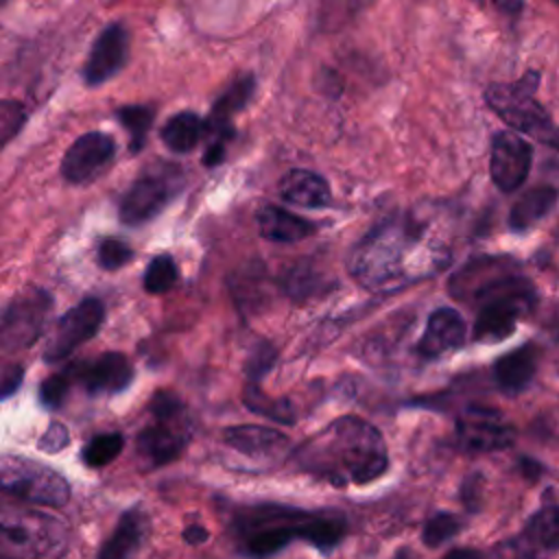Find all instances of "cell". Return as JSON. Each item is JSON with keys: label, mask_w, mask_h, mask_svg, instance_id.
Masks as SVG:
<instances>
[{"label": "cell", "mask_w": 559, "mask_h": 559, "mask_svg": "<svg viewBox=\"0 0 559 559\" xmlns=\"http://www.w3.org/2000/svg\"><path fill=\"white\" fill-rule=\"evenodd\" d=\"M295 461L299 469L341 487L382 476L389 467V452L378 428L360 417L345 415L304 441Z\"/></svg>", "instance_id": "6da1fadb"}, {"label": "cell", "mask_w": 559, "mask_h": 559, "mask_svg": "<svg viewBox=\"0 0 559 559\" xmlns=\"http://www.w3.org/2000/svg\"><path fill=\"white\" fill-rule=\"evenodd\" d=\"M236 531L242 539L245 552L266 557L282 550L293 539H306L312 546L328 550L343 537V522L336 518H319L295 513L277 507H262L240 513Z\"/></svg>", "instance_id": "7a4b0ae2"}, {"label": "cell", "mask_w": 559, "mask_h": 559, "mask_svg": "<svg viewBox=\"0 0 559 559\" xmlns=\"http://www.w3.org/2000/svg\"><path fill=\"white\" fill-rule=\"evenodd\" d=\"M66 524L39 509L0 500V559H61Z\"/></svg>", "instance_id": "3957f363"}, {"label": "cell", "mask_w": 559, "mask_h": 559, "mask_svg": "<svg viewBox=\"0 0 559 559\" xmlns=\"http://www.w3.org/2000/svg\"><path fill=\"white\" fill-rule=\"evenodd\" d=\"M478 299V314L474 323V338L480 343H496L513 334L518 321L526 317L535 301V286L520 275L498 273L474 288Z\"/></svg>", "instance_id": "277c9868"}, {"label": "cell", "mask_w": 559, "mask_h": 559, "mask_svg": "<svg viewBox=\"0 0 559 559\" xmlns=\"http://www.w3.org/2000/svg\"><path fill=\"white\" fill-rule=\"evenodd\" d=\"M408 247L411 225L391 218L358 242L349 260L352 275L371 290L393 288L406 275L404 255Z\"/></svg>", "instance_id": "5b68a950"}, {"label": "cell", "mask_w": 559, "mask_h": 559, "mask_svg": "<svg viewBox=\"0 0 559 559\" xmlns=\"http://www.w3.org/2000/svg\"><path fill=\"white\" fill-rule=\"evenodd\" d=\"M539 74L526 72L518 83H496L485 92V100L498 118H502L513 131L533 135L535 140L559 151V127L550 114L537 103L535 87Z\"/></svg>", "instance_id": "8992f818"}, {"label": "cell", "mask_w": 559, "mask_h": 559, "mask_svg": "<svg viewBox=\"0 0 559 559\" xmlns=\"http://www.w3.org/2000/svg\"><path fill=\"white\" fill-rule=\"evenodd\" d=\"M0 491L44 507H63L70 500L66 478L26 456H0Z\"/></svg>", "instance_id": "52a82bcc"}, {"label": "cell", "mask_w": 559, "mask_h": 559, "mask_svg": "<svg viewBox=\"0 0 559 559\" xmlns=\"http://www.w3.org/2000/svg\"><path fill=\"white\" fill-rule=\"evenodd\" d=\"M181 186V170L175 166H153L142 173L120 201V221L124 225H144L155 218Z\"/></svg>", "instance_id": "ba28073f"}, {"label": "cell", "mask_w": 559, "mask_h": 559, "mask_svg": "<svg viewBox=\"0 0 559 559\" xmlns=\"http://www.w3.org/2000/svg\"><path fill=\"white\" fill-rule=\"evenodd\" d=\"M50 304V295L39 288H33L9 304L0 312V347L17 352L37 341L48 319Z\"/></svg>", "instance_id": "9c48e42d"}, {"label": "cell", "mask_w": 559, "mask_h": 559, "mask_svg": "<svg viewBox=\"0 0 559 559\" xmlns=\"http://www.w3.org/2000/svg\"><path fill=\"white\" fill-rule=\"evenodd\" d=\"M513 426L498 408L472 404L456 419V439L467 452L504 450L513 443Z\"/></svg>", "instance_id": "30bf717a"}, {"label": "cell", "mask_w": 559, "mask_h": 559, "mask_svg": "<svg viewBox=\"0 0 559 559\" xmlns=\"http://www.w3.org/2000/svg\"><path fill=\"white\" fill-rule=\"evenodd\" d=\"M116 157V142L109 133L87 131L79 135L61 159V175L68 183L83 186L103 177Z\"/></svg>", "instance_id": "8fae6325"}, {"label": "cell", "mask_w": 559, "mask_h": 559, "mask_svg": "<svg viewBox=\"0 0 559 559\" xmlns=\"http://www.w3.org/2000/svg\"><path fill=\"white\" fill-rule=\"evenodd\" d=\"M103 319H105L103 304L94 297L83 299L79 306L68 310L59 319L55 332L50 334V341L46 343L44 360L55 362L74 354L85 341H90L100 330Z\"/></svg>", "instance_id": "7c38bea8"}, {"label": "cell", "mask_w": 559, "mask_h": 559, "mask_svg": "<svg viewBox=\"0 0 559 559\" xmlns=\"http://www.w3.org/2000/svg\"><path fill=\"white\" fill-rule=\"evenodd\" d=\"M255 87V79L253 76H240L238 81H234L214 103V109L210 114V118L205 120V133L210 135L207 140V148L203 155V164L205 166H216L218 162H223L225 157V148L227 142L231 140L234 131H231V116L238 114L251 98Z\"/></svg>", "instance_id": "4fadbf2b"}, {"label": "cell", "mask_w": 559, "mask_h": 559, "mask_svg": "<svg viewBox=\"0 0 559 559\" xmlns=\"http://www.w3.org/2000/svg\"><path fill=\"white\" fill-rule=\"evenodd\" d=\"M533 146L518 131H498L491 142L489 173L491 181L502 192L518 190L531 170Z\"/></svg>", "instance_id": "5bb4252c"}, {"label": "cell", "mask_w": 559, "mask_h": 559, "mask_svg": "<svg viewBox=\"0 0 559 559\" xmlns=\"http://www.w3.org/2000/svg\"><path fill=\"white\" fill-rule=\"evenodd\" d=\"M500 559H539L559 550V507L550 504L539 509L522 533L498 548Z\"/></svg>", "instance_id": "9a60e30c"}, {"label": "cell", "mask_w": 559, "mask_h": 559, "mask_svg": "<svg viewBox=\"0 0 559 559\" xmlns=\"http://www.w3.org/2000/svg\"><path fill=\"white\" fill-rule=\"evenodd\" d=\"M129 57V33L120 22L107 24L92 44L85 61V83L96 87L114 79L127 63Z\"/></svg>", "instance_id": "2e32d148"}, {"label": "cell", "mask_w": 559, "mask_h": 559, "mask_svg": "<svg viewBox=\"0 0 559 559\" xmlns=\"http://www.w3.org/2000/svg\"><path fill=\"white\" fill-rule=\"evenodd\" d=\"M68 373L74 376L90 393H118L133 380V367L120 352H107L96 360L76 365L72 371L68 369Z\"/></svg>", "instance_id": "e0dca14e"}, {"label": "cell", "mask_w": 559, "mask_h": 559, "mask_svg": "<svg viewBox=\"0 0 559 559\" xmlns=\"http://www.w3.org/2000/svg\"><path fill=\"white\" fill-rule=\"evenodd\" d=\"M190 439L186 415L175 419H155L153 426L138 435V450L153 465H164L177 459Z\"/></svg>", "instance_id": "ac0fdd59"}, {"label": "cell", "mask_w": 559, "mask_h": 559, "mask_svg": "<svg viewBox=\"0 0 559 559\" xmlns=\"http://www.w3.org/2000/svg\"><path fill=\"white\" fill-rule=\"evenodd\" d=\"M463 338H465V321L461 312L443 306L428 317L417 352L426 358H437L461 347Z\"/></svg>", "instance_id": "d6986e66"}, {"label": "cell", "mask_w": 559, "mask_h": 559, "mask_svg": "<svg viewBox=\"0 0 559 559\" xmlns=\"http://www.w3.org/2000/svg\"><path fill=\"white\" fill-rule=\"evenodd\" d=\"M223 439L236 452L249 459H282L290 445L286 435L266 426H231L223 432Z\"/></svg>", "instance_id": "ffe728a7"}, {"label": "cell", "mask_w": 559, "mask_h": 559, "mask_svg": "<svg viewBox=\"0 0 559 559\" xmlns=\"http://www.w3.org/2000/svg\"><path fill=\"white\" fill-rule=\"evenodd\" d=\"M539 365V347L526 343L493 362V380L507 393H520L526 389Z\"/></svg>", "instance_id": "44dd1931"}, {"label": "cell", "mask_w": 559, "mask_h": 559, "mask_svg": "<svg viewBox=\"0 0 559 559\" xmlns=\"http://www.w3.org/2000/svg\"><path fill=\"white\" fill-rule=\"evenodd\" d=\"M280 197L290 205L317 210L330 203L332 192L330 183L321 175L304 168H293L280 179Z\"/></svg>", "instance_id": "7402d4cb"}, {"label": "cell", "mask_w": 559, "mask_h": 559, "mask_svg": "<svg viewBox=\"0 0 559 559\" xmlns=\"http://www.w3.org/2000/svg\"><path fill=\"white\" fill-rule=\"evenodd\" d=\"M255 225L260 236L273 242H297L314 231L312 223L280 205H262L255 214Z\"/></svg>", "instance_id": "603a6c76"}, {"label": "cell", "mask_w": 559, "mask_h": 559, "mask_svg": "<svg viewBox=\"0 0 559 559\" xmlns=\"http://www.w3.org/2000/svg\"><path fill=\"white\" fill-rule=\"evenodd\" d=\"M148 533V518L142 511H127L109 539L100 546L98 559H133Z\"/></svg>", "instance_id": "cb8c5ba5"}, {"label": "cell", "mask_w": 559, "mask_h": 559, "mask_svg": "<svg viewBox=\"0 0 559 559\" xmlns=\"http://www.w3.org/2000/svg\"><path fill=\"white\" fill-rule=\"evenodd\" d=\"M557 199H559V192L552 186H537V188L524 192L511 207V214H509L511 229L524 231V229L533 227L555 207Z\"/></svg>", "instance_id": "d4e9b609"}, {"label": "cell", "mask_w": 559, "mask_h": 559, "mask_svg": "<svg viewBox=\"0 0 559 559\" xmlns=\"http://www.w3.org/2000/svg\"><path fill=\"white\" fill-rule=\"evenodd\" d=\"M205 135V120L194 111H179L162 127V142L173 153H190Z\"/></svg>", "instance_id": "484cf974"}, {"label": "cell", "mask_w": 559, "mask_h": 559, "mask_svg": "<svg viewBox=\"0 0 559 559\" xmlns=\"http://www.w3.org/2000/svg\"><path fill=\"white\" fill-rule=\"evenodd\" d=\"M116 116L129 133V148L138 153L144 146V140L155 118V109L148 105H124L116 111Z\"/></svg>", "instance_id": "4316f807"}, {"label": "cell", "mask_w": 559, "mask_h": 559, "mask_svg": "<svg viewBox=\"0 0 559 559\" xmlns=\"http://www.w3.org/2000/svg\"><path fill=\"white\" fill-rule=\"evenodd\" d=\"M124 445V439L120 432H105V435H98L94 437L85 450H83V461L85 465L90 467H103L107 463H111L120 450Z\"/></svg>", "instance_id": "83f0119b"}, {"label": "cell", "mask_w": 559, "mask_h": 559, "mask_svg": "<svg viewBox=\"0 0 559 559\" xmlns=\"http://www.w3.org/2000/svg\"><path fill=\"white\" fill-rule=\"evenodd\" d=\"M177 282V264L170 255H157L144 271V288L151 295L166 293Z\"/></svg>", "instance_id": "f1b7e54d"}, {"label": "cell", "mask_w": 559, "mask_h": 559, "mask_svg": "<svg viewBox=\"0 0 559 559\" xmlns=\"http://www.w3.org/2000/svg\"><path fill=\"white\" fill-rule=\"evenodd\" d=\"M461 528V520L454 513H435L421 531V539L426 546L437 548L441 544H445L448 539H452Z\"/></svg>", "instance_id": "f546056e"}, {"label": "cell", "mask_w": 559, "mask_h": 559, "mask_svg": "<svg viewBox=\"0 0 559 559\" xmlns=\"http://www.w3.org/2000/svg\"><path fill=\"white\" fill-rule=\"evenodd\" d=\"M26 114L20 103L15 100H0V148L22 129Z\"/></svg>", "instance_id": "4dcf8cb0"}, {"label": "cell", "mask_w": 559, "mask_h": 559, "mask_svg": "<svg viewBox=\"0 0 559 559\" xmlns=\"http://www.w3.org/2000/svg\"><path fill=\"white\" fill-rule=\"evenodd\" d=\"M133 258V251L127 242L122 240H116V238H107L100 242L98 247V264L107 271H114V269H120L124 266L129 260Z\"/></svg>", "instance_id": "1f68e13d"}, {"label": "cell", "mask_w": 559, "mask_h": 559, "mask_svg": "<svg viewBox=\"0 0 559 559\" xmlns=\"http://www.w3.org/2000/svg\"><path fill=\"white\" fill-rule=\"evenodd\" d=\"M245 402H247L253 411L264 413V415H269V417H273V419H277V421H293V417L288 415V406H286V404H277V402H273V400H271V402L264 400V395H262L255 386H249V389H247Z\"/></svg>", "instance_id": "d6a6232c"}, {"label": "cell", "mask_w": 559, "mask_h": 559, "mask_svg": "<svg viewBox=\"0 0 559 559\" xmlns=\"http://www.w3.org/2000/svg\"><path fill=\"white\" fill-rule=\"evenodd\" d=\"M155 419H175L183 415L181 400L170 391H157L148 404Z\"/></svg>", "instance_id": "836d02e7"}, {"label": "cell", "mask_w": 559, "mask_h": 559, "mask_svg": "<svg viewBox=\"0 0 559 559\" xmlns=\"http://www.w3.org/2000/svg\"><path fill=\"white\" fill-rule=\"evenodd\" d=\"M68 389H70L68 376H50L39 386V400H41V404L55 408L63 402V397L68 395Z\"/></svg>", "instance_id": "e575fe53"}, {"label": "cell", "mask_w": 559, "mask_h": 559, "mask_svg": "<svg viewBox=\"0 0 559 559\" xmlns=\"http://www.w3.org/2000/svg\"><path fill=\"white\" fill-rule=\"evenodd\" d=\"M66 443H68V430L63 428V424H50L44 437L39 439V448L44 452H59L66 448Z\"/></svg>", "instance_id": "d590c367"}, {"label": "cell", "mask_w": 559, "mask_h": 559, "mask_svg": "<svg viewBox=\"0 0 559 559\" xmlns=\"http://www.w3.org/2000/svg\"><path fill=\"white\" fill-rule=\"evenodd\" d=\"M22 380V369L15 365H0V397L11 395Z\"/></svg>", "instance_id": "8d00e7d4"}, {"label": "cell", "mask_w": 559, "mask_h": 559, "mask_svg": "<svg viewBox=\"0 0 559 559\" xmlns=\"http://www.w3.org/2000/svg\"><path fill=\"white\" fill-rule=\"evenodd\" d=\"M183 539L188 544H203L207 539V528H203L201 524H192L183 531Z\"/></svg>", "instance_id": "74e56055"}, {"label": "cell", "mask_w": 559, "mask_h": 559, "mask_svg": "<svg viewBox=\"0 0 559 559\" xmlns=\"http://www.w3.org/2000/svg\"><path fill=\"white\" fill-rule=\"evenodd\" d=\"M555 2H557V4H559V0H555Z\"/></svg>", "instance_id": "f35d334b"}]
</instances>
